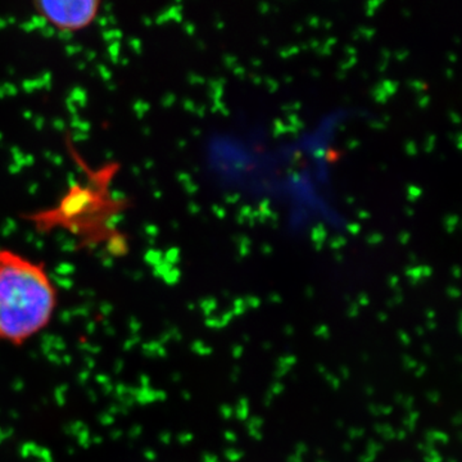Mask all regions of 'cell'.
Wrapping results in <instances>:
<instances>
[{
	"mask_svg": "<svg viewBox=\"0 0 462 462\" xmlns=\"http://www.w3.org/2000/svg\"><path fill=\"white\" fill-rule=\"evenodd\" d=\"M427 398L430 403H437L439 401L440 394L438 392H431V393L427 394Z\"/></svg>",
	"mask_w": 462,
	"mask_h": 462,
	"instance_id": "13",
	"label": "cell"
},
{
	"mask_svg": "<svg viewBox=\"0 0 462 462\" xmlns=\"http://www.w3.org/2000/svg\"><path fill=\"white\" fill-rule=\"evenodd\" d=\"M427 454H430V456H425V462H442V457L438 455L436 449H433V452H427Z\"/></svg>",
	"mask_w": 462,
	"mask_h": 462,
	"instance_id": "10",
	"label": "cell"
},
{
	"mask_svg": "<svg viewBox=\"0 0 462 462\" xmlns=\"http://www.w3.org/2000/svg\"><path fill=\"white\" fill-rule=\"evenodd\" d=\"M418 366V363H416L415 358L409 357V356H404L403 357V367L406 370H413Z\"/></svg>",
	"mask_w": 462,
	"mask_h": 462,
	"instance_id": "8",
	"label": "cell"
},
{
	"mask_svg": "<svg viewBox=\"0 0 462 462\" xmlns=\"http://www.w3.org/2000/svg\"><path fill=\"white\" fill-rule=\"evenodd\" d=\"M243 352H245V349H243V346H236L233 348V356L236 358L242 357Z\"/></svg>",
	"mask_w": 462,
	"mask_h": 462,
	"instance_id": "16",
	"label": "cell"
},
{
	"mask_svg": "<svg viewBox=\"0 0 462 462\" xmlns=\"http://www.w3.org/2000/svg\"><path fill=\"white\" fill-rule=\"evenodd\" d=\"M285 387H284V384H282L281 382H275L273 383V384L272 385V387H270V391L272 392H269L270 394H273V396H278V394H282V391H284Z\"/></svg>",
	"mask_w": 462,
	"mask_h": 462,
	"instance_id": "7",
	"label": "cell"
},
{
	"mask_svg": "<svg viewBox=\"0 0 462 462\" xmlns=\"http://www.w3.org/2000/svg\"><path fill=\"white\" fill-rule=\"evenodd\" d=\"M248 400L242 398V400L239 401L238 406L236 407L234 413H236V418H238L240 421H245V419L248 418Z\"/></svg>",
	"mask_w": 462,
	"mask_h": 462,
	"instance_id": "4",
	"label": "cell"
},
{
	"mask_svg": "<svg viewBox=\"0 0 462 462\" xmlns=\"http://www.w3.org/2000/svg\"><path fill=\"white\" fill-rule=\"evenodd\" d=\"M425 440H427L430 445H433V443L436 442L446 445V443L448 442V436L443 433V431H428V433L425 434Z\"/></svg>",
	"mask_w": 462,
	"mask_h": 462,
	"instance_id": "3",
	"label": "cell"
},
{
	"mask_svg": "<svg viewBox=\"0 0 462 462\" xmlns=\"http://www.w3.org/2000/svg\"><path fill=\"white\" fill-rule=\"evenodd\" d=\"M288 462H303V460L300 456L293 455L291 456V457H288Z\"/></svg>",
	"mask_w": 462,
	"mask_h": 462,
	"instance_id": "17",
	"label": "cell"
},
{
	"mask_svg": "<svg viewBox=\"0 0 462 462\" xmlns=\"http://www.w3.org/2000/svg\"><path fill=\"white\" fill-rule=\"evenodd\" d=\"M315 334L316 336L320 337V338L328 339L330 337V330L329 328L325 327L324 325V327L316 328Z\"/></svg>",
	"mask_w": 462,
	"mask_h": 462,
	"instance_id": "9",
	"label": "cell"
},
{
	"mask_svg": "<svg viewBox=\"0 0 462 462\" xmlns=\"http://www.w3.org/2000/svg\"><path fill=\"white\" fill-rule=\"evenodd\" d=\"M225 457L230 462H239L245 457V452L236 451V449H226V451H225Z\"/></svg>",
	"mask_w": 462,
	"mask_h": 462,
	"instance_id": "6",
	"label": "cell"
},
{
	"mask_svg": "<svg viewBox=\"0 0 462 462\" xmlns=\"http://www.w3.org/2000/svg\"><path fill=\"white\" fill-rule=\"evenodd\" d=\"M102 3L98 0H62L35 2L36 14L60 32H79L88 29L98 17Z\"/></svg>",
	"mask_w": 462,
	"mask_h": 462,
	"instance_id": "2",
	"label": "cell"
},
{
	"mask_svg": "<svg viewBox=\"0 0 462 462\" xmlns=\"http://www.w3.org/2000/svg\"><path fill=\"white\" fill-rule=\"evenodd\" d=\"M221 413H223V416L226 420H230V419L233 418L234 410L226 404V406H224L223 409H221Z\"/></svg>",
	"mask_w": 462,
	"mask_h": 462,
	"instance_id": "11",
	"label": "cell"
},
{
	"mask_svg": "<svg viewBox=\"0 0 462 462\" xmlns=\"http://www.w3.org/2000/svg\"><path fill=\"white\" fill-rule=\"evenodd\" d=\"M225 438H226L230 443H236V440H238V436H236V434L231 430H226V433H225Z\"/></svg>",
	"mask_w": 462,
	"mask_h": 462,
	"instance_id": "14",
	"label": "cell"
},
{
	"mask_svg": "<svg viewBox=\"0 0 462 462\" xmlns=\"http://www.w3.org/2000/svg\"><path fill=\"white\" fill-rule=\"evenodd\" d=\"M419 418H420V413L418 411H413L407 416L403 420L404 427L409 430H415L416 424H418Z\"/></svg>",
	"mask_w": 462,
	"mask_h": 462,
	"instance_id": "5",
	"label": "cell"
},
{
	"mask_svg": "<svg viewBox=\"0 0 462 462\" xmlns=\"http://www.w3.org/2000/svg\"><path fill=\"white\" fill-rule=\"evenodd\" d=\"M60 294L47 266L0 248V343L23 346L51 327Z\"/></svg>",
	"mask_w": 462,
	"mask_h": 462,
	"instance_id": "1",
	"label": "cell"
},
{
	"mask_svg": "<svg viewBox=\"0 0 462 462\" xmlns=\"http://www.w3.org/2000/svg\"><path fill=\"white\" fill-rule=\"evenodd\" d=\"M325 376H327L328 379L330 378L331 388L338 389L340 387V382L338 379L336 378V376L331 375V374H327V375Z\"/></svg>",
	"mask_w": 462,
	"mask_h": 462,
	"instance_id": "12",
	"label": "cell"
},
{
	"mask_svg": "<svg viewBox=\"0 0 462 462\" xmlns=\"http://www.w3.org/2000/svg\"><path fill=\"white\" fill-rule=\"evenodd\" d=\"M293 331H294V329L291 327L285 328V333L289 334V336H291V334H293Z\"/></svg>",
	"mask_w": 462,
	"mask_h": 462,
	"instance_id": "18",
	"label": "cell"
},
{
	"mask_svg": "<svg viewBox=\"0 0 462 462\" xmlns=\"http://www.w3.org/2000/svg\"><path fill=\"white\" fill-rule=\"evenodd\" d=\"M398 337H400V339L402 338L404 346H409L410 343H411V339L409 338V336H407V333H404L403 330H401L400 333H398Z\"/></svg>",
	"mask_w": 462,
	"mask_h": 462,
	"instance_id": "15",
	"label": "cell"
}]
</instances>
